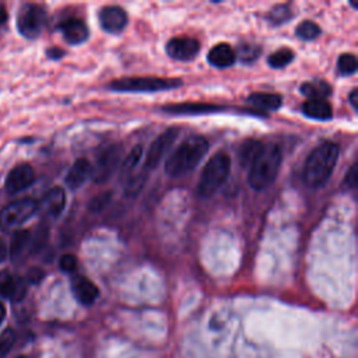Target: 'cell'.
I'll return each mask as SVG.
<instances>
[{"instance_id": "6da1fadb", "label": "cell", "mask_w": 358, "mask_h": 358, "mask_svg": "<svg viewBox=\"0 0 358 358\" xmlns=\"http://www.w3.org/2000/svg\"><path fill=\"white\" fill-rule=\"evenodd\" d=\"M208 141L206 137L194 134L185 138L179 147L166 158L165 161V172L172 176H183L193 171L203 157L208 151Z\"/></svg>"}, {"instance_id": "7a4b0ae2", "label": "cell", "mask_w": 358, "mask_h": 358, "mask_svg": "<svg viewBox=\"0 0 358 358\" xmlns=\"http://www.w3.org/2000/svg\"><path fill=\"white\" fill-rule=\"evenodd\" d=\"M338 152V145L333 141L319 144L305 161L303 182L313 189L323 186L336 168Z\"/></svg>"}, {"instance_id": "3957f363", "label": "cell", "mask_w": 358, "mask_h": 358, "mask_svg": "<svg viewBox=\"0 0 358 358\" xmlns=\"http://www.w3.org/2000/svg\"><path fill=\"white\" fill-rule=\"evenodd\" d=\"M282 161V154L278 145L271 144L263 147L262 152L249 168L248 182L255 190H264L277 178Z\"/></svg>"}, {"instance_id": "277c9868", "label": "cell", "mask_w": 358, "mask_h": 358, "mask_svg": "<svg viewBox=\"0 0 358 358\" xmlns=\"http://www.w3.org/2000/svg\"><path fill=\"white\" fill-rule=\"evenodd\" d=\"M231 172V158L225 152L214 154L204 165L197 183V193L201 197L213 196L228 179Z\"/></svg>"}, {"instance_id": "5b68a950", "label": "cell", "mask_w": 358, "mask_h": 358, "mask_svg": "<svg viewBox=\"0 0 358 358\" xmlns=\"http://www.w3.org/2000/svg\"><path fill=\"white\" fill-rule=\"evenodd\" d=\"M182 85L179 78H164V77H124L109 83L112 91L120 92H155L173 90Z\"/></svg>"}, {"instance_id": "8992f818", "label": "cell", "mask_w": 358, "mask_h": 358, "mask_svg": "<svg viewBox=\"0 0 358 358\" xmlns=\"http://www.w3.org/2000/svg\"><path fill=\"white\" fill-rule=\"evenodd\" d=\"M38 210L35 200L24 197L7 204L0 211V229L14 231L20 228L25 221H28Z\"/></svg>"}, {"instance_id": "52a82bcc", "label": "cell", "mask_w": 358, "mask_h": 358, "mask_svg": "<svg viewBox=\"0 0 358 358\" xmlns=\"http://www.w3.org/2000/svg\"><path fill=\"white\" fill-rule=\"evenodd\" d=\"M46 22V11L39 4L27 3L22 4L17 14V29L18 32L28 38L34 39L41 35Z\"/></svg>"}, {"instance_id": "ba28073f", "label": "cell", "mask_w": 358, "mask_h": 358, "mask_svg": "<svg viewBox=\"0 0 358 358\" xmlns=\"http://www.w3.org/2000/svg\"><path fill=\"white\" fill-rule=\"evenodd\" d=\"M179 134V129L178 127H169L166 130H164L148 147L147 152H145V161H144V166L147 169H154L166 155V152L169 151V148L172 147V144L175 143L176 137Z\"/></svg>"}, {"instance_id": "9c48e42d", "label": "cell", "mask_w": 358, "mask_h": 358, "mask_svg": "<svg viewBox=\"0 0 358 358\" xmlns=\"http://www.w3.org/2000/svg\"><path fill=\"white\" fill-rule=\"evenodd\" d=\"M165 50L169 57L179 62H187L197 56L200 43L197 39L190 36H176L166 43Z\"/></svg>"}, {"instance_id": "30bf717a", "label": "cell", "mask_w": 358, "mask_h": 358, "mask_svg": "<svg viewBox=\"0 0 358 358\" xmlns=\"http://www.w3.org/2000/svg\"><path fill=\"white\" fill-rule=\"evenodd\" d=\"M35 180L34 168L29 164H18L15 165L6 178V192L8 194H15L31 186Z\"/></svg>"}, {"instance_id": "8fae6325", "label": "cell", "mask_w": 358, "mask_h": 358, "mask_svg": "<svg viewBox=\"0 0 358 358\" xmlns=\"http://www.w3.org/2000/svg\"><path fill=\"white\" fill-rule=\"evenodd\" d=\"M99 25L109 34L122 32L129 21L127 13L119 6H105L99 10Z\"/></svg>"}, {"instance_id": "7c38bea8", "label": "cell", "mask_w": 358, "mask_h": 358, "mask_svg": "<svg viewBox=\"0 0 358 358\" xmlns=\"http://www.w3.org/2000/svg\"><path fill=\"white\" fill-rule=\"evenodd\" d=\"M66 207V192L62 187H52L39 201V211L46 218H57Z\"/></svg>"}, {"instance_id": "4fadbf2b", "label": "cell", "mask_w": 358, "mask_h": 358, "mask_svg": "<svg viewBox=\"0 0 358 358\" xmlns=\"http://www.w3.org/2000/svg\"><path fill=\"white\" fill-rule=\"evenodd\" d=\"M120 158V148L116 145H112L109 148H106L102 155L98 158L95 168H92V178L95 179V182H103L106 180L112 172L115 171V168L117 166Z\"/></svg>"}, {"instance_id": "5bb4252c", "label": "cell", "mask_w": 358, "mask_h": 358, "mask_svg": "<svg viewBox=\"0 0 358 358\" xmlns=\"http://www.w3.org/2000/svg\"><path fill=\"white\" fill-rule=\"evenodd\" d=\"M59 29L63 34V38L70 45H80L87 41L88 38V28L85 22L80 18H67L60 22Z\"/></svg>"}, {"instance_id": "9a60e30c", "label": "cell", "mask_w": 358, "mask_h": 358, "mask_svg": "<svg viewBox=\"0 0 358 358\" xmlns=\"http://www.w3.org/2000/svg\"><path fill=\"white\" fill-rule=\"evenodd\" d=\"M27 292L25 281L11 275L8 271H0V296L11 301H20Z\"/></svg>"}, {"instance_id": "2e32d148", "label": "cell", "mask_w": 358, "mask_h": 358, "mask_svg": "<svg viewBox=\"0 0 358 358\" xmlns=\"http://www.w3.org/2000/svg\"><path fill=\"white\" fill-rule=\"evenodd\" d=\"M71 289L78 302L83 305H91L99 295L98 287L87 277L77 275L71 281Z\"/></svg>"}, {"instance_id": "e0dca14e", "label": "cell", "mask_w": 358, "mask_h": 358, "mask_svg": "<svg viewBox=\"0 0 358 358\" xmlns=\"http://www.w3.org/2000/svg\"><path fill=\"white\" fill-rule=\"evenodd\" d=\"M91 175H92V165L90 164L88 159L80 158L69 169L66 175V185L70 190H76L80 186H83Z\"/></svg>"}, {"instance_id": "ac0fdd59", "label": "cell", "mask_w": 358, "mask_h": 358, "mask_svg": "<svg viewBox=\"0 0 358 358\" xmlns=\"http://www.w3.org/2000/svg\"><path fill=\"white\" fill-rule=\"evenodd\" d=\"M162 109L168 113H175V115H200V113H211L215 110H221L222 106L213 105V103H200V102H183V103L165 105Z\"/></svg>"}, {"instance_id": "d6986e66", "label": "cell", "mask_w": 358, "mask_h": 358, "mask_svg": "<svg viewBox=\"0 0 358 358\" xmlns=\"http://www.w3.org/2000/svg\"><path fill=\"white\" fill-rule=\"evenodd\" d=\"M235 50L228 43H217L214 48L210 49L207 55V60L211 66L217 69H225L235 63Z\"/></svg>"}, {"instance_id": "ffe728a7", "label": "cell", "mask_w": 358, "mask_h": 358, "mask_svg": "<svg viewBox=\"0 0 358 358\" xmlns=\"http://www.w3.org/2000/svg\"><path fill=\"white\" fill-rule=\"evenodd\" d=\"M302 110L308 117L317 120H327L333 116L331 105L326 99H308L302 105Z\"/></svg>"}, {"instance_id": "44dd1931", "label": "cell", "mask_w": 358, "mask_h": 358, "mask_svg": "<svg viewBox=\"0 0 358 358\" xmlns=\"http://www.w3.org/2000/svg\"><path fill=\"white\" fill-rule=\"evenodd\" d=\"M263 143L259 140L249 138L242 143L239 148V164L242 168H250L253 161L257 158V155L263 150Z\"/></svg>"}, {"instance_id": "7402d4cb", "label": "cell", "mask_w": 358, "mask_h": 358, "mask_svg": "<svg viewBox=\"0 0 358 358\" xmlns=\"http://www.w3.org/2000/svg\"><path fill=\"white\" fill-rule=\"evenodd\" d=\"M301 92L309 99H326L331 94V87L322 80L308 81L301 85Z\"/></svg>"}, {"instance_id": "603a6c76", "label": "cell", "mask_w": 358, "mask_h": 358, "mask_svg": "<svg viewBox=\"0 0 358 358\" xmlns=\"http://www.w3.org/2000/svg\"><path fill=\"white\" fill-rule=\"evenodd\" d=\"M248 101L259 108L268 109V110H275L281 106L282 98L278 94H268V92H255L250 94Z\"/></svg>"}, {"instance_id": "cb8c5ba5", "label": "cell", "mask_w": 358, "mask_h": 358, "mask_svg": "<svg viewBox=\"0 0 358 358\" xmlns=\"http://www.w3.org/2000/svg\"><path fill=\"white\" fill-rule=\"evenodd\" d=\"M29 241H31V234L27 229H20L13 235V238H11V256H13L14 260L21 257L22 252L28 248Z\"/></svg>"}, {"instance_id": "d4e9b609", "label": "cell", "mask_w": 358, "mask_h": 358, "mask_svg": "<svg viewBox=\"0 0 358 358\" xmlns=\"http://www.w3.org/2000/svg\"><path fill=\"white\" fill-rule=\"evenodd\" d=\"M292 60H294V52L288 48H281L268 56L267 63L273 69H281V67H285Z\"/></svg>"}, {"instance_id": "484cf974", "label": "cell", "mask_w": 358, "mask_h": 358, "mask_svg": "<svg viewBox=\"0 0 358 358\" xmlns=\"http://www.w3.org/2000/svg\"><path fill=\"white\" fill-rule=\"evenodd\" d=\"M295 34L299 39H303V41H313L316 39L319 35H320V27L313 22V21H302L296 29H295Z\"/></svg>"}, {"instance_id": "4316f807", "label": "cell", "mask_w": 358, "mask_h": 358, "mask_svg": "<svg viewBox=\"0 0 358 358\" xmlns=\"http://www.w3.org/2000/svg\"><path fill=\"white\" fill-rule=\"evenodd\" d=\"M143 157V147L141 145H136L130 150V152L126 155V158L123 159V164H122V176H127L130 175L134 168L137 166V164L140 162Z\"/></svg>"}, {"instance_id": "83f0119b", "label": "cell", "mask_w": 358, "mask_h": 358, "mask_svg": "<svg viewBox=\"0 0 358 358\" xmlns=\"http://www.w3.org/2000/svg\"><path fill=\"white\" fill-rule=\"evenodd\" d=\"M292 17V10L287 4H278L273 7L268 13V20L274 25H281Z\"/></svg>"}, {"instance_id": "f1b7e54d", "label": "cell", "mask_w": 358, "mask_h": 358, "mask_svg": "<svg viewBox=\"0 0 358 358\" xmlns=\"http://www.w3.org/2000/svg\"><path fill=\"white\" fill-rule=\"evenodd\" d=\"M357 67H358L357 57L352 53L340 55V57L337 60V69L343 76L354 74L357 71Z\"/></svg>"}, {"instance_id": "f546056e", "label": "cell", "mask_w": 358, "mask_h": 358, "mask_svg": "<svg viewBox=\"0 0 358 358\" xmlns=\"http://www.w3.org/2000/svg\"><path fill=\"white\" fill-rule=\"evenodd\" d=\"M260 49L256 45H250V43H245L241 45L238 49V53L235 52V56H238L242 62H252L256 57H259Z\"/></svg>"}, {"instance_id": "4dcf8cb0", "label": "cell", "mask_w": 358, "mask_h": 358, "mask_svg": "<svg viewBox=\"0 0 358 358\" xmlns=\"http://www.w3.org/2000/svg\"><path fill=\"white\" fill-rule=\"evenodd\" d=\"M110 199H112V193H110V192L99 193V194H96V196L90 201V206H88V207H90L91 211L98 213V211L103 210V208L109 204Z\"/></svg>"}, {"instance_id": "1f68e13d", "label": "cell", "mask_w": 358, "mask_h": 358, "mask_svg": "<svg viewBox=\"0 0 358 358\" xmlns=\"http://www.w3.org/2000/svg\"><path fill=\"white\" fill-rule=\"evenodd\" d=\"M14 340H15V334L13 331V329H6L0 333V354L4 355L10 351V348L13 347L14 344Z\"/></svg>"}, {"instance_id": "d6a6232c", "label": "cell", "mask_w": 358, "mask_h": 358, "mask_svg": "<svg viewBox=\"0 0 358 358\" xmlns=\"http://www.w3.org/2000/svg\"><path fill=\"white\" fill-rule=\"evenodd\" d=\"M59 267H60V270H63V271H66V273L74 271L76 267H77V259H76V256H74V255H70V253L63 255V256L60 257V260H59Z\"/></svg>"}, {"instance_id": "836d02e7", "label": "cell", "mask_w": 358, "mask_h": 358, "mask_svg": "<svg viewBox=\"0 0 358 358\" xmlns=\"http://www.w3.org/2000/svg\"><path fill=\"white\" fill-rule=\"evenodd\" d=\"M344 185H347L348 187H354L357 185V166L352 165L350 168V171L347 172L345 178H344Z\"/></svg>"}, {"instance_id": "e575fe53", "label": "cell", "mask_w": 358, "mask_h": 358, "mask_svg": "<svg viewBox=\"0 0 358 358\" xmlns=\"http://www.w3.org/2000/svg\"><path fill=\"white\" fill-rule=\"evenodd\" d=\"M42 277H43V271L39 270L38 267L31 268L29 273H28V275H27V278L29 280V282H39V281L42 280Z\"/></svg>"}, {"instance_id": "d590c367", "label": "cell", "mask_w": 358, "mask_h": 358, "mask_svg": "<svg viewBox=\"0 0 358 358\" xmlns=\"http://www.w3.org/2000/svg\"><path fill=\"white\" fill-rule=\"evenodd\" d=\"M48 56L50 57V59H60L63 55H64V52L62 50V49H59V48H52V49H48Z\"/></svg>"}, {"instance_id": "8d00e7d4", "label": "cell", "mask_w": 358, "mask_h": 358, "mask_svg": "<svg viewBox=\"0 0 358 358\" xmlns=\"http://www.w3.org/2000/svg\"><path fill=\"white\" fill-rule=\"evenodd\" d=\"M357 101H358V90L352 88V91L350 92V103L351 106L357 110Z\"/></svg>"}, {"instance_id": "74e56055", "label": "cell", "mask_w": 358, "mask_h": 358, "mask_svg": "<svg viewBox=\"0 0 358 358\" xmlns=\"http://www.w3.org/2000/svg\"><path fill=\"white\" fill-rule=\"evenodd\" d=\"M8 20V13H7V8L3 6V4H0V27L3 25V24H6V21Z\"/></svg>"}, {"instance_id": "f35d334b", "label": "cell", "mask_w": 358, "mask_h": 358, "mask_svg": "<svg viewBox=\"0 0 358 358\" xmlns=\"http://www.w3.org/2000/svg\"><path fill=\"white\" fill-rule=\"evenodd\" d=\"M7 257V246H6V242L0 238V263L4 262Z\"/></svg>"}, {"instance_id": "ab89813d", "label": "cell", "mask_w": 358, "mask_h": 358, "mask_svg": "<svg viewBox=\"0 0 358 358\" xmlns=\"http://www.w3.org/2000/svg\"><path fill=\"white\" fill-rule=\"evenodd\" d=\"M4 316H6V308H4V305L0 302V324H1L3 319H4Z\"/></svg>"}, {"instance_id": "60d3db41", "label": "cell", "mask_w": 358, "mask_h": 358, "mask_svg": "<svg viewBox=\"0 0 358 358\" xmlns=\"http://www.w3.org/2000/svg\"><path fill=\"white\" fill-rule=\"evenodd\" d=\"M17 358H27V357H17Z\"/></svg>"}]
</instances>
